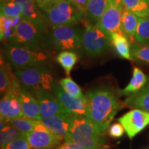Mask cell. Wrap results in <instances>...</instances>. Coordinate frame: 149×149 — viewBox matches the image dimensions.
Returning <instances> with one entry per match:
<instances>
[{
  "label": "cell",
  "mask_w": 149,
  "mask_h": 149,
  "mask_svg": "<svg viewBox=\"0 0 149 149\" xmlns=\"http://www.w3.org/2000/svg\"><path fill=\"white\" fill-rule=\"evenodd\" d=\"M64 141L82 149H105V139L86 117L74 115Z\"/></svg>",
  "instance_id": "obj_2"
},
{
  "label": "cell",
  "mask_w": 149,
  "mask_h": 149,
  "mask_svg": "<svg viewBox=\"0 0 149 149\" xmlns=\"http://www.w3.org/2000/svg\"><path fill=\"white\" fill-rule=\"evenodd\" d=\"M110 39L117 53L120 57L128 60H133L130 53V44L127 37L119 33H113L110 35Z\"/></svg>",
  "instance_id": "obj_22"
},
{
  "label": "cell",
  "mask_w": 149,
  "mask_h": 149,
  "mask_svg": "<svg viewBox=\"0 0 149 149\" xmlns=\"http://www.w3.org/2000/svg\"><path fill=\"white\" fill-rule=\"evenodd\" d=\"M4 56L8 64L15 69L44 66L49 60L48 54L42 48L26 47L12 43L6 44Z\"/></svg>",
  "instance_id": "obj_3"
},
{
  "label": "cell",
  "mask_w": 149,
  "mask_h": 149,
  "mask_svg": "<svg viewBox=\"0 0 149 149\" xmlns=\"http://www.w3.org/2000/svg\"><path fill=\"white\" fill-rule=\"evenodd\" d=\"M74 114L67 113L64 114L53 115V116L43 119V124L47 128L56 135L64 137L66 135L68 128L71 125Z\"/></svg>",
  "instance_id": "obj_17"
},
{
  "label": "cell",
  "mask_w": 149,
  "mask_h": 149,
  "mask_svg": "<svg viewBox=\"0 0 149 149\" xmlns=\"http://www.w3.org/2000/svg\"><path fill=\"white\" fill-rule=\"evenodd\" d=\"M133 60L149 64V44L133 43L130 45Z\"/></svg>",
  "instance_id": "obj_29"
},
{
  "label": "cell",
  "mask_w": 149,
  "mask_h": 149,
  "mask_svg": "<svg viewBox=\"0 0 149 149\" xmlns=\"http://www.w3.org/2000/svg\"><path fill=\"white\" fill-rule=\"evenodd\" d=\"M88 109L87 118L101 135L105 133L121 104L111 89L97 88L87 93Z\"/></svg>",
  "instance_id": "obj_1"
},
{
  "label": "cell",
  "mask_w": 149,
  "mask_h": 149,
  "mask_svg": "<svg viewBox=\"0 0 149 149\" xmlns=\"http://www.w3.org/2000/svg\"><path fill=\"white\" fill-rule=\"evenodd\" d=\"M122 5L109 3L108 7L96 26L107 33L110 37L113 33L124 35L122 31V17L123 12Z\"/></svg>",
  "instance_id": "obj_13"
},
{
  "label": "cell",
  "mask_w": 149,
  "mask_h": 149,
  "mask_svg": "<svg viewBox=\"0 0 149 149\" xmlns=\"http://www.w3.org/2000/svg\"><path fill=\"white\" fill-rule=\"evenodd\" d=\"M78 147L79 146H77L76 144H72V143L64 141V144H59V146L56 147V149H77Z\"/></svg>",
  "instance_id": "obj_36"
},
{
  "label": "cell",
  "mask_w": 149,
  "mask_h": 149,
  "mask_svg": "<svg viewBox=\"0 0 149 149\" xmlns=\"http://www.w3.org/2000/svg\"><path fill=\"white\" fill-rule=\"evenodd\" d=\"M46 23L51 26L76 25L85 18V13L72 0H63L42 13Z\"/></svg>",
  "instance_id": "obj_5"
},
{
  "label": "cell",
  "mask_w": 149,
  "mask_h": 149,
  "mask_svg": "<svg viewBox=\"0 0 149 149\" xmlns=\"http://www.w3.org/2000/svg\"><path fill=\"white\" fill-rule=\"evenodd\" d=\"M22 88L21 84L15 76L12 77L10 88L3 95L0 102L1 119L9 120L24 117L19 100Z\"/></svg>",
  "instance_id": "obj_9"
},
{
  "label": "cell",
  "mask_w": 149,
  "mask_h": 149,
  "mask_svg": "<svg viewBox=\"0 0 149 149\" xmlns=\"http://www.w3.org/2000/svg\"><path fill=\"white\" fill-rule=\"evenodd\" d=\"M148 80V78L144 72L140 68L135 67L133 68V77L129 84L122 90H118V92L122 95L129 96L140 91L147 83Z\"/></svg>",
  "instance_id": "obj_20"
},
{
  "label": "cell",
  "mask_w": 149,
  "mask_h": 149,
  "mask_svg": "<svg viewBox=\"0 0 149 149\" xmlns=\"http://www.w3.org/2000/svg\"><path fill=\"white\" fill-rule=\"evenodd\" d=\"M52 93L58 99L65 109L72 114L87 117L88 100L86 95L82 98H76L68 94L57 81L54 83Z\"/></svg>",
  "instance_id": "obj_11"
},
{
  "label": "cell",
  "mask_w": 149,
  "mask_h": 149,
  "mask_svg": "<svg viewBox=\"0 0 149 149\" xmlns=\"http://www.w3.org/2000/svg\"><path fill=\"white\" fill-rule=\"evenodd\" d=\"M22 17H7L1 15L0 19V34H1V40H8L10 37L13 33L14 31L17 24L22 20Z\"/></svg>",
  "instance_id": "obj_24"
},
{
  "label": "cell",
  "mask_w": 149,
  "mask_h": 149,
  "mask_svg": "<svg viewBox=\"0 0 149 149\" xmlns=\"http://www.w3.org/2000/svg\"><path fill=\"white\" fill-rule=\"evenodd\" d=\"M61 1L63 0H35V4H37V6L42 11V13L46 12Z\"/></svg>",
  "instance_id": "obj_34"
},
{
  "label": "cell",
  "mask_w": 149,
  "mask_h": 149,
  "mask_svg": "<svg viewBox=\"0 0 149 149\" xmlns=\"http://www.w3.org/2000/svg\"><path fill=\"white\" fill-rule=\"evenodd\" d=\"M83 33L75 25L51 27L53 44L58 51H81L83 48Z\"/></svg>",
  "instance_id": "obj_6"
},
{
  "label": "cell",
  "mask_w": 149,
  "mask_h": 149,
  "mask_svg": "<svg viewBox=\"0 0 149 149\" xmlns=\"http://www.w3.org/2000/svg\"><path fill=\"white\" fill-rule=\"evenodd\" d=\"M0 145L1 149L4 148L7 145L16 140L22 134L7 122L3 128H0Z\"/></svg>",
  "instance_id": "obj_27"
},
{
  "label": "cell",
  "mask_w": 149,
  "mask_h": 149,
  "mask_svg": "<svg viewBox=\"0 0 149 149\" xmlns=\"http://www.w3.org/2000/svg\"><path fill=\"white\" fill-rule=\"evenodd\" d=\"M33 93L40 104L42 120L53 115L69 113L52 92L37 90Z\"/></svg>",
  "instance_id": "obj_14"
},
{
  "label": "cell",
  "mask_w": 149,
  "mask_h": 149,
  "mask_svg": "<svg viewBox=\"0 0 149 149\" xmlns=\"http://www.w3.org/2000/svg\"><path fill=\"white\" fill-rule=\"evenodd\" d=\"M72 1L85 13V10L86 8L87 3L88 2V0H72Z\"/></svg>",
  "instance_id": "obj_37"
},
{
  "label": "cell",
  "mask_w": 149,
  "mask_h": 149,
  "mask_svg": "<svg viewBox=\"0 0 149 149\" xmlns=\"http://www.w3.org/2000/svg\"><path fill=\"white\" fill-rule=\"evenodd\" d=\"M44 34L45 33L35 24L22 18L8 39V43L29 48H42Z\"/></svg>",
  "instance_id": "obj_7"
},
{
  "label": "cell",
  "mask_w": 149,
  "mask_h": 149,
  "mask_svg": "<svg viewBox=\"0 0 149 149\" xmlns=\"http://www.w3.org/2000/svg\"><path fill=\"white\" fill-rule=\"evenodd\" d=\"M24 117L36 120H42L40 107L37 98L31 91L22 88L19 93Z\"/></svg>",
  "instance_id": "obj_15"
},
{
  "label": "cell",
  "mask_w": 149,
  "mask_h": 149,
  "mask_svg": "<svg viewBox=\"0 0 149 149\" xmlns=\"http://www.w3.org/2000/svg\"><path fill=\"white\" fill-rule=\"evenodd\" d=\"M22 6V18L33 22L44 33L47 31V26L43 14L33 0H14Z\"/></svg>",
  "instance_id": "obj_16"
},
{
  "label": "cell",
  "mask_w": 149,
  "mask_h": 149,
  "mask_svg": "<svg viewBox=\"0 0 149 149\" xmlns=\"http://www.w3.org/2000/svg\"><path fill=\"white\" fill-rule=\"evenodd\" d=\"M33 1H34V2H35V0H33Z\"/></svg>",
  "instance_id": "obj_41"
},
{
  "label": "cell",
  "mask_w": 149,
  "mask_h": 149,
  "mask_svg": "<svg viewBox=\"0 0 149 149\" xmlns=\"http://www.w3.org/2000/svg\"><path fill=\"white\" fill-rule=\"evenodd\" d=\"M6 121H7L11 126H13L15 128L19 130L22 135H26L28 133L33 131L35 126L41 120H32V119L27 118V117H19V118L13 119V120Z\"/></svg>",
  "instance_id": "obj_26"
},
{
  "label": "cell",
  "mask_w": 149,
  "mask_h": 149,
  "mask_svg": "<svg viewBox=\"0 0 149 149\" xmlns=\"http://www.w3.org/2000/svg\"><path fill=\"white\" fill-rule=\"evenodd\" d=\"M121 5L138 17H149V0H122Z\"/></svg>",
  "instance_id": "obj_23"
},
{
  "label": "cell",
  "mask_w": 149,
  "mask_h": 149,
  "mask_svg": "<svg viewBox=\"0 0 149 149\" xmlns=\"http://www.w3.org/2000/svg\"><path fill=\"white\" fill-rule=\"evenodd\" d=\"M3 149H33L25 136L22 135L19 138L7 145Z\"/></svg>",
  "instance_id": "obj_33"
},
{
  "label": "cell",
  "mask_w": 149,
  "mask_h": 149,
  "mask_svg": "<svg viewBox=\"0 0 149 149\" xmlns=\"http://www.w3.org/2000/svg\"><path fill=\"white\" fill-rule=\"evenodd\" d=\"M130 139H133L149 124V112L135 109L117 120Z\"/></svg>",
  "instance_id": "obj_12"
},
{
  "label": "cell",
  "mask_w": 149,
  "mask_h": 149,
  "mask_svg": "<svg viewBox=\"0 0 149 149\" xmlns=\"http://www.w3.org/2000/svg\"><path fill=\"white\" fill-rule=\"evenodd\" d=\"M77 149H82V148H79V147H78Z\"/></svg>",
  "instance_id": "obj_39"
},
{
  "label": "cell",
  "mask_w": 149,
  "mask_h": 149,
  "mask_svg": "<svg viewBox=\"0 0 149 149\" xmlns=\"http://www.w3.org/2000/svg\"><path fill=\"white\" fill-rule=\"evenodd\" d=\"M51 149H56V148H51Z\"/></svg>",
  "instance_id": "obj_40"
},
{
  "label": "cell",
  "mask_w": 149,
  "mask_h": 149,
  "mask_svg": "<svg viewBox=\"0 0 149 149\" xmlns=\"http://www.w3.org/2000/svg\"><path fill=\"white\" fill-rule=\"evenodd\" d=\"M111 42L107 33L95 24L87 23L83 33V48L89 56L99 57L109 51Z\"/></svg>",
  "instance_id": "obj_8"
},
{
  "label": "cell",
  "mask_w": 149,
  "mask_h": 149,
  "mask_svg": "<svg viewBox=\"0 0 149 149\" xmlns=\"http://www.w3.org/2000/svg\"><path fill=\"white\" fill-rule=\"evenodd\" d=\"M125 104L128 107L149 112V79L140 91L127 97Z\"/></svg>",
  "instance_id": "obj_19"
},
{
  "label": "cell",
  "mask_w": 149,
  "mask_h": 149,
  "mask_svg": "<svg viewBox=\"0 0 149 149\" xmlns=\"http://www.w3.org/2000/svg\"><path fill=\"white\" fill-rule=\"evenodd\" d=\"M138 23V17L126 9H123L122 31L124 36L129 37V39H135Z\"/></svg>",
  "instance_id": "obj_21"
},
{
  "label": "cell",
  "mask_w": 149,
  "mask_h": 149,
  "mask_svg": "<svg viewBox=\"0 0 149 149\" xmlns=\"http://www.w3.org/2000/svg\"><path fill=\"white\" fill-rule=\"evenodd\" d=\"M109 5V0H88L85 10L87 23L97 24Z\"/></svg>",
  "instance_id": "obj_18"
},
{
  "label": "cell",
  "mask_w": 149,
  "mask_h": 149,
  "mask_svg": "<svg viewBox=\"0 0 149 149\" xmlns=\"http://www.w3.org/2000/svg\"><path fill=\"white\" fill-rule=\"evenodd\" d=\"M14 75L21 84L22 88L31 93L37 90L52 92L55 83L51 71L45 65L15 69Z\"/></svg>",
  "instance_id": "obj_4"
},
{
  "label": "cell",
  "mask_w": 149,
  "mask_h": 149,
  "mask_svg": "<svg viewBox=\"0 0 149 149\" xmlns=\"http://www.w3.org/2000/svg\"><path fill=\"white\" fill-rule=\"evenodd\" d=\"M77 60V54L73 51H61L56 57V61L64 68L66 74L68 77Z\"/></svg>",
  "instance_id": "obj_25"
},
{
  "label": "cell",
  "mask_w": 149,
  "mask_h": 149,
  "mask_svg": "<svg viewBox=\"0 0 149 149\" xmlns=\"http://www.w3.org/2000/svg\"><path fill=\"white\" fill-rule=\"evenodd\" d=\"M33 149H51L61 144L64 137L56 135L43 124L39 122L33 131L24 135Z\"/></svg>",
  "instance_id": "obj_10"
},
{
  "label": "cell",
  "mask_w": 149,
  "mask_h": 149,
  "mask_svg": "<svg viewBox=\"0 0 149 149\" xmlns=\"http://www.w3.org/2000/svg\"><path fill=\"white\" fill-rule=\"evenodd\" d=\"M121 1H122V0H109V3L120 5L121 4Z\"/></svg>",
  "instance_id": "obj_38"
},
{
  "label": "cell",
  "mask_w": 149,
  "mask_h": 149,
  "mask_svg": "<svg viewBox=\"0 0 149 149\" xmlns=\"http://www.w3.org/2000/svg\"><path fill=\"white\" fill-rule=\"evenodd\" d=\"M1 15L22 17V6L14 0H1Z\"/></svg>",
  "instance_id": "obj_28"
},
{
  "label": "cell",
  "mask_w": 149,
  "mask_h": 149,
  "mask_svg": "<svg viewBox=\"0 0 149 149\" xmlns=\"http://www.w3.org/2000/svg\"><path fill=\"white\" fill-rule=\"evenodd\" d=\"M59 84L68 94L74 97L82 98L85 97L81 88L69 77L61 79L59 81Z\"/></svg>",
  "instance_id": "obj_31"
},
{
  "label": "cell",
  "mask_w": 149,
  "mask_h": 149,
  "mask_svg": "<svg viewBox=\"0 0 149 149\" xmlns=\"http://www.w3.org/2000/svg\"><path fill=\"white\" fill-rule=\"evenodd\" d=\"M12 84V76L8 72V68H6L4 62L1 59L0 66V91L1 95H3L10 88Z\"/></svg>",
  "instance_id": "obj_32"
},
{
  "label": "cell",
  "mask_w": 149,
  "mask_h": 149,
  "mask_svg": "<svg viewBox=\"0 0 149 149\" xmlns=\"http://www.w3.org/2000/svg\"><path fill=\"white\" fill-rule=\"evenodd\" d=\"M124 128L120 123H115L109 127V134L113 138H120L124 133Z\"/></svg>",
  "instance_id": "obj_35"
},
{
  "label": "cell",
  "mask_w": 149,
  "mask_h": 149,
  "mask_svg": "<svg viewBox=\"0 0 149 149\" xmlns=\"http://www.w3.org/2000/svg\"><path fill=\"white\" fill-rule=\"evenodd\" d=\"M135 40L139 44H149V17H139Z\"/></svg>",
  "instance_id": "obj_30"
}]
</instances>
